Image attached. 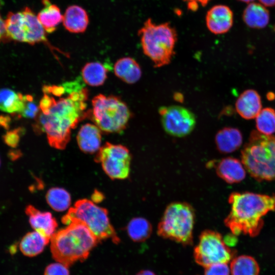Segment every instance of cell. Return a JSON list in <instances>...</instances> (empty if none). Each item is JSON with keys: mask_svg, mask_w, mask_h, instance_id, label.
<instances>
[{"mask_svg": "<svg viewBox=\"0 0 275 275\" xmlns=\"http://www.w3.org/2000/svg\"><path fill=\"white\" fill-rule=\"evenodd\" d=\"M241 131L233 127H224L216 134L215 142L217 150L223 153H232L237 150L242 143Z\"/></svg>", "mask_w": 275, "mask_h": 275, "instance_id": "d6986e66", "label": "cell"}, {"mask_svg": "<svg viewBox=\"0 0 275 275\" xmlns=\"http://www.w3.org/2000/svg\"><path fill=\"white\" fill-rule=\"evenodd\" d=\"M244 3H252L254 0H238Z\"/></svg>", "mask_w": 275, "mask_h": 275, "instance_id": "60d3db41", "label": "cell"}, {"mask_svg": "<svg viewBox=\"0 0 275 275\" xmlns=\"http://www.w3.org/2000/svg\"><path fill=\"white\" fill-rule=\"evenodd\" d=\"M234 255L221 234L211 230L202 232L194 251L195 261L204 267L218 263H228Z\"/></svg>", "mask_w": 275, "mask_h": 275, "instance_id": "30bf717a", "label": "cell"}, {"mask_svg": "<svg viewBox=\"0 0 275 275\" xmlns=\"http://www.w3.org/2000/svg\"><path fill=\"white\" fill-rule=\"evenodd\" d=\"M42 91L35 130L45 133L51 147L63 150L71 130L90 115L86 111L88 91L78 80L44 86Z\"/></svg>", "mask_w": 275, "mask_h": 275, "instance_id": "6da1fadb", "label": "cell"}, {"mask_svg": "<svg viewBox=\"0 0 275 275\" xmlns=\"http://www.w3.org/2000/svg\"><path fill=\"white\" fill-rule=\"evenodd\" d=\"M43 8L37 15V18L46 33L54 32L62 22L63 15L60 9L49 0H42Z\"/></svg>", "mask_w": 275, "mask_h": 275, "instance_id": "44dd1931", "label": "cell"}, {"mask_svg": "<svg viewBox=\"0 0 275 275\" xmlns=\"http://www.w3.org/2000/svg\"><path fill=\"white\" fill-rule=\"evenodd\" d=\"M143 51L156 68L169 64L177 41L176 29L167 22L157 24L147 19L138 31Z\"/></svg>", "mask_w": 275, "mask_h": 275, "instance_id": "5b68a950", "label": "cell"}, {"mask_svg": "<svg viewBox=\"0 0 275 275\" xmlns=\"http://www.w3.org/2000/svg\"><path fill=\"white\" fill-rule=\"evenodd\" d=\"M62 222L67 225L73 222L84 224L99 241L111 239L115 243L120 242V239L110 222L107 210L92 201L86 199L77 201L63 216Z\"/></svg>", "mask_w": 275, "mask_h": 275, "instance_id": "8992f818", "label": "cell"}, {"mask_svg": "<svg viewBox=\"0 0 275 275\" xmlns=\"http://www.w3.org/2000/svg\"><path fill=\"white\" fill-rule=\"evenodd\" d=\"M101 130L95 124L86 123L78 132L76 140L81 151L92 154L99 150L101 143Z\"/></svg>", "mask_w": 275, "mask_h": 275, "instance_id": "e0dca14e", "label": "cell"}, {"mask_svg": "<svg viewBox=\"0 0 275 275\" xmlns=\"http://www.w3.org/2000/svg\"><path fill=\"white\" fill-rule=\"evenodd\" d=\"M233 23V13L227 6L217 5L212 7L206 15V24L209 31L215 35L228 32Z\"/></svg>", "mask_w": 275, "mask_h": 275, "instance_id": "4fadbf2b", "label": "cell"}, {"mask_svg": "<svg viewBox=\"0 0 275 275\" xmlns=\"http://www.w3.org/2000/svg\"><path fill=\"white\" fill-rule=\"evenodd\" d=\"M231 275H259V267L251 256L241 255L234 257L230 264Z\"/></svg>", "mask_w": 275, "mask_h": 275, "instance_id": "4316f807", "label": "cell"}, {"mask_svg": "<svg viewBox=\"0 0 275 275\" xmlns=\"http://www.w3.org/2000/svg\"><path fill=\"white\" fill-rule=\"evenodd\" d=\"M245 24L253 29L265 28L269 21V13L265 6L256 3H250L243 13Z\"/></svg>", "mask_w": 275, "mask_h": 275, "instance_id": "7402d4cb", "label": "cell"}, {"mask_svg": "<svg viewBox=\"0 0 275 275\" xmlns=\"http://www.w3.org/2000/svg\"><path fill=\"white\" fill-rule=\"evenodd\" d=\"M274 95L273 93H268L267 96V98L271 100L273 99L275 96H272V95Z\"/></svg>", "mask_w": 275, "mask_h": 275, "instance_id": "ab89813d", "label": "cell"}, {"mask_svg": "<svg viewBox=\"0 0 275 275\" xmlns=\"http://www.w3.org/2000/svg\"><path fill=\"white\" fill-rule=\"evenodd\" d=\"M2 41H9L7 35L5 21L0 15V42Z\"/></svg>", "mask_w": 275, "mask_h": 275, "instance_id": "e575fe53", "label": "cell"}, {"mask_svg": "<svg viewBox=\"0 0 275 275\" xmlns=\"http://www.w3.org/2000/svg\"><path fill=\"white\" fill-rule=\"evenodd\" d=\"M241 158L245 170L255 179L275 180V135L252 131Z\"/></svg>", "mask_w": 275, "mask_h": 275, "instance_id": "277c9868", "label": "cell"}, {"mask_svg": "<svg viewBox=\"0 0 275 275\" xmlns=\"http://www.w3.org/2000/svg\"><path fill=\"white\" fill-rule=\"evenodd\" d=\"M48 204L54 210L62 212L67 209L71 204V197L65 189L60 187L50 188L46 195Z\"/></svg>", "mask_w": 275, "mask_h": 275, "instance_id": "83f0119b", "label": "cell"}, {"mask_svg": "<svg viewBox=\"0 0 275 275\" xmlns=\"http://www.w3.org/2000/svg\"><path fill=\"white\" fill-rule=\"evenodd\" d=\"M217 175L228 183H237L245 177L246 170L242 163L235 158L228 157L214 163Z\"/></svg>", "mask_w": 275, "mask_h": 275, "instance_id": "9a60e30c", "label": "cell"}, {"mask_svg": "<svg viewBox=\"0 0 275 275\" xmlns=\"http://www.w3.org/2000/svg\"><path fill=\"white\" fill-rule=\"evenodd\" d=\"M25 213L33 229L50 240L58 227L56 218L49 212L41 211L32 205H28Z\"/></svg>", "mask_w": 275, "mask_h": 275, "instance_id": "5bb4252c", "label": "cell"}, {"mask_svg": "<svg viewBox=\"0 0 275 275\" xmlns=\"http://www.w3.org/2000/svg\"><path fill=\"white\" fill-rule=\"evenodd\" d=\"M127 232L129 237L134 241L143 242L151 236L152 227L146 218L136 217L131 219L127 226Z\"/></svg>", "mask_w": 275, "mask_h": 275, "instance_id": "484cf974", "label": "cell"}, {"mask_svg": "<svg viewBox=\"0 0 275 275\" xmlns=\"http://www.w3.org/2000/svg\"><path fill=\"white\" fill-rule=\"evenodd\" d=\"M22 130L19 128L8 131L3 136L4 142L9 146L16 147L19 142L20 132Z\"/></svg>", "mask_w": 275, "mask_h": 275, "instance_id": "d6a6232c", "label": "cell"}, {"mask_svg": "<svg viewBox=\"0 0 275 275\" xmlns=\"http://www.w3.org/2000/svg\"><path fill=\"white\" fill-rule=\"evenodd\" d=\"M63 24L65 29L72 33H84L89 22V16L87 11L78 5L69 6L65 11L63 17Z\"/></svg>", "mask_w": 275, "mask_h": 275, "instance_id": "ac0fdd59", "label": "cell"}, {"mask_svg": "<svg viewBox=\"0 0 275 275\" xmlns=\"http://www.w3.org/2000/svg\"><path fill=\"white\" fill-rule=\"evenodd\" d=\"M260 3L266 7L275 6V0H259Z\"/></svg>", "mask_w": 275, "mask_h": 275, "instance_id": "d590c367", "label": "cell"}, {"mask_svg": "<svg viewBox=\"0 0 275 275\" xmlns=\"http://www.w3.org/2000/svg\"><path fill=\"white\" fill-rule=\"evenodd\" d=\"M230 268L227 263H218L205 267L204 275H230Z\"/></svg>", "mask_w": 275, "mask_h": 275, "instance_id": "4dcf8cb0", "label": "cell"}, {"mask_svg": "<svg viewBox=\"0 0 275 275\" xmlns=\"http://www.w3.org/2000/svg\"><path fill=\"white\" fill-rule=\"evenodd\" d=\"M0 165H1V159H0Z\"/></svg>", "mask_w": 275, "mask_h": 275, "instance_id": "b9f144b4", "label": "cell"}, {"mask_svg": "<svg viewBox=\"0 0 275 275\" xmlns=\"http://www.w3.org/2000/svg\"><path fill=\"white\" fill-rule=\"evenodd\" d=\"M93 199L95 202H100L103 198V195L98 191L95 192L92 196Z\"/></svg>", "mask_w": 275, "mask_h": 275, "instance_id": "8d00e7d4", "label": "cell"}, {"mask_svg": "<svg viewBox=\"0 0 275 275\" xmlns=\"http://www.w3.org/2000/svg\"><path fill=\"white\" fill-rule=\"evenodd\" d=\"M25 107L21 115L26 118H33L37 117L39 107L33 101V97L30 95H24Z\"/></svg>", "mask_w": 275, "mask_h": 275, "instance_id": "f546056e", "label": "cell"}, {"mask_svg": "<svg viewBox=\"0 0 275 275\" xmlns=\"http://www.w3.org/2000/svg\"><path fill=\"white\" fill-rule=\"evenodd\" d=\"M25 107L24 96L4 88L0 90V110L8 113L21 114Z\"/></svg>", "mask_w": 275, "mask_h": 275, "instance_id": "cb8c5ba5", "label": "cell"}, {"mask_svg": "<svg viewBox=\"0 0 275 275\" xmlns=\"http://www.w3.org/2000/svg\"><path fill=\"white\" fill-rule=\"evenodd\" d=\"M49 240L50 239L34 230L23 236L19 243V250L25 256L34 257L43 252Z\"/></svg>", "mask_w": 275, "mask_h": 275, "instance_id": "603a6c76", "label": "cell"}, {"mask_svg": "<svg viewBox=\"0 0 275 275\" xmlns=\"http://www.w3.org/2000/svg\"><path fill=\"white\" fill-rule=\"evenodd\" d=\"M114 70L118 77L129 84L137 82L142 76V70L140 65L130 57H124L119 59L114 65Z\"/></svg>", "mask_w": 275, "mask_h": 275, "instance_id": "ffe728a7", "label": "cell"}, {"mask_svg": "<svg viewBox=\"0 0 275 275\" xmlns=\"http://www.w3.org/2000/svg\"><path fill=\"white\" fill-rule=\"evenodd\" d=\"M186 3L189 10L195 11L199 8V6H205L211 0H183Z\"/></svg>", "mask_w": 275, "mask_h": 275, "instance_id": "836d02e7", "label": "cell"}, {"mask_svg": "<svg viewBox=\"0 0 275 275\" xmlns=\"http://www.w3.org/2000/svg\"><path fill=\"white\" fill-rule=\"evenodd\" d=\"M235 108L242 118L246 120L256 118L262 108L260 96L256 90H246L237 99Z\"/></svg>", "mask_w": 275, "mask_h": 275, "instance_id": "2e32d148", "label": "cell"}, {"mask_svg": "<svg viewBox=\"0 0 275 275\" xmlns=\"http://www.w3.org/2000/svg\"><path fill=\"white\" fill-rule=\"evenodd\" d=\"M256 126L259 132L265 135L275 133V110L266 107L261 110L256 117Z\"/></svg>", "mask_w": 275, "mask_h": 275, "instance_id": "f1b7e54d", "label": "cell"}, {"mask_svg": "<svg viewBox=\"0 0 275 275\" xmlns=\"http://www.w3.org/2000/svg\"><path fill=\"white\" fill-rule=\"evenodd\" d=\"M228 202L231 210L224 224L234 235L257 236L264 225L263 217L275 211V195L233 192Z\"/></svg>", "mask_w": 275, "mask_h": 275, "instance_id": "7a4b0ae2", "label": "cell"}, {"mask_svg": "<svg viewBox=\"0 0 275 275\" xmlns=\"http://www.w3.org/2000/svg\"><path fill=\"white\" fill-rule=\"evenodd\" d=\"M44 275H69V271L67 266L57 262L47 266Z\"/></svg>", "mask_w": 275, "mask_h": 275, "instance_id": "1f68e13d", "label": "cell"}, {"mask_svg": "<svg viewBox=\"0 0 275 275\" xmlns=\"http://www.w3.org/2000/svg\"><path fill=\"white\" fill-rule=\"evenodd\" d=\"M131 158L130 152L125 146L108 142L100 147L95 158L112 179H125L128 177Z\"/></svg>", "mask_w": 275, "mask_h": 275, "instance_id": "8fae6325", "label": "cell"}, {"mask_svg": "<svg viewBox=\"0 0 275 275\" xmlns=\"http://www.w3.org/2000/svg\"><path fill=\"white\" fill-rule=\"evenodd\" d=\"M92 104L89 116L101 131L119 133L125 129L131 113L120 98L100 94L93 98Z\"/></svg>", "mask_w": 275, "mask_h": 275, "instance_id": "ba28073f", "label": "cell"}, {"mask_svg": "<svg viewBox=\"0 0 275 275\" xmlns=\"http://www.w3.org/2000/svg\"><path fill=\"white\" fill-rule=\"evenodd\" d=\"M50 240L52 258L68 267L86 259L99 242L88 228L79 222H71L55 232Z\"/></svg>", "mask_w": 275, "mask_h": 275, "instance_id": "3957f363", "label": "cell"}, {"mask_svg": "<svg viewBox=\"0 0 275 275\" xmlns=\"http://www.w3.org/2000/svg\"><path fill=\"white\" fill-rule=\"evenodd\" d=\"M9 119L7 118L6 117L1 116L0 117V125L2 126H4L6 128L8 125V123L9 122Z\"/></svg>", "mask_w": 275, "mask_h": 275, "instance_id": "74e56055", "label": "cell"}, {"mask_svg": "<svg viewBox=\"0 0 275 275\" xmlns=\"http://www.w3.org/2000/svg\"><path fill=\"white\" fill-rule=\"evenodd\" d=\"M107 69L100 62L87 63L81 70L84 81L89 86L97 87L102 85L107 78Z\"/></svg>", "mask_w": 275, "mask_h": 275, "instance_id": "d4e9b609", "label": "cell"}, {"mask_svg": "<svg viewBox=\"0 0 275 275\" xmlns=\"http://www.w3.org/2000/svg\"><path fill=\"white\" fill-rule=\"evenodd\" d=\"M161 123L164 131L176 137H183L194 130L196 119L188 108L180 105L161 106L159 109Z\"/></svg>", "mask_w": 275, "mask_h": 275, "instance_id": "7c38bea8", "label": "cell"}, {"mask_svg": "<svg viewBox=\"0 0 275 275\" xmlns=\"http://www.w3.org/2000/svg\"><path fill=\"white\" fill-rule=\"evenodd\" d=\"M5 25L9 40L31 45L43 43L52 50H57L49 43L46 33L37 15L28 7L19 12H10L7 16Z\"/></svg>", "mask_w": 275, "mask_h": 275, "instance_id": "9c48e42d", "label": "cell"}, {"mask_svg": "<svg viewBox=\"0 0 275 275\" xmlns=\"http://www.w3.org/2000/svg\"><path fill=\"white\" fill-rule=\"evenodd\" d=\"M136 275H156V274L151 270H143L139 272Z\"/></svg>", "mask_w": 275, "mask_h": 275, "instance_id": "f35d334b", "label": "cell"}, {"mask_svg": "<svg viewBox=\"0 0 275 275\" xmlns=\"http://www.w3.org/2000/svg\"><path fill=\"white\" fill-rule=\"evenodd\" d=\"M195 220L194 209L189 204L174 202L166 207L158 224L157 234L183 245L193 243Z\"/></svg>", "mask_w": 275, "mask_h": 275, "instance_id": "52a82bcc", "label": "cell"}]
</instances>
